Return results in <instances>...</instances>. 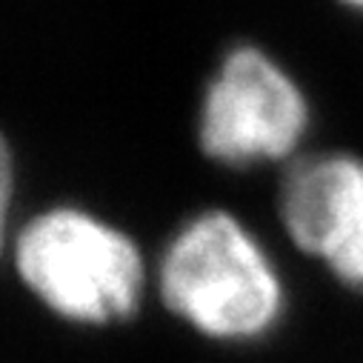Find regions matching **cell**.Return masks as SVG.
Here are the masks:
<instances>
[{
    "mask_svg": "<svg viewBox=\"0 0 363 363\" xmlns=\"http://www.w3.org/2000/svg\"><path fill=\"white\" fill-rule=\"evenodd\" d=\"M169 312L215 340H257L278 326L286 292L257 238L229 212H201L177 229L157 269Z\"/></svg>",
    "mask_w": 363,
    "mask_h": 363,
    "instance_id": "obj_1",
    "label": "cell"
},
{
    "mask_svg": "<svg viewBox=\"0 0 363 363\" xmlns=\"http://www.w3.org/2000/svg\"><path fill=\"white\" fill-rule=\"evenodd\" d=\"M23 284L77 323L129 318L143 295V257L129 235L80 209H49L18 238Z\"/></svg>",
    "mask_w": 363,
    "mask_h": 363,
    "instance_id": "obj_2",
    "label": "cell"
},
{
    "mask_svg": "<svg viewBox=\"0 0 363 363\" xmlns=\"http://www.w3.org/2000/svg\"><path fill=\"white\" fill-rule=\"evenodd\" d=\"M309 129L301 86L266 52L232 49L212 77L201 106V149L229 166L284 160Z\"/></svg>",
    "mask_w": 363,
    "mask_h": 363,
    "instance_id": "obj_3",
    "label": "cell"
},
{
    "mask_svg": "<svg viewBox=\"0 0 363 363\" xmlns=\"http://www.w3.org/2000/svg\"><path fill=\"white\" fill-rule=\"evenodd\" d=\"M281 218L301 252L349 289H363V157L332 152L292 166Z\"/></svg>",
    "mask_w": 363,
    "mask_h": 363,
    "instance_id": "obj_4",
    "label": "cell"
},
{
    "mask_svg": "<svg viewBox=\"0 0 363 363\" xmlns=\"http://www.w3.org/2000/svg\"><path fill=\"white\" fill-rule=\"evenodd\" d=\"M9 201H12V157L4 135H0V246H4V235H6Z\"/></svg>",
    "mask_w": 363,
    "mask_h": 363,
    "instance_id": "obj_5",
    "label": "cell"
}]
</instances>
